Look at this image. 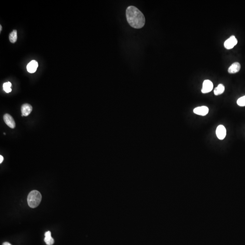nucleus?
<instances>
[{"instance_id": "obj_1", "label": "nucleus", "mask_w": 245, "mask_h": 245, "mask_svg": "<svg viewBox=\"0 0 245 245\" xmlns=\"http://www.w3.org/2000/svg\"><path fill=\"white\" fill-rule=\"evenodd\" d=\"M127 20L132 27L140 29L144 27L145 18L142 13L135 6L130 5L126 11Z\"/></svg>"}, {"instance_id": "obj_2", "label": "nucleus", "mask_w": 245, "mask_h": 245, "mask_svg": "<svg viewBox=\"0 0 245 245\" xmlns=\"http://www.w3.org/2000/svg\"><path fill=\"white\" fill-rule=\"evenodd\" d=\"M42 196L41 193L38 191L33 190L29 194L27 202L30 207L35 208L40 204L41 201Z\"/></svg>"}, {"instance_id": "obj_3", "label": "nucleus", "mask_w": 245, "mask_h": 245, "mask_svg": "<svg viewBox=\"0 0 245 245\" xmlns=\"http://www.w3.org/2000/svg\"><path fill=\"white\" fill-rule=\"evenodd\" d=\"M237 43V40L234 35H232L224 42V47L228 50L233 48Z\"/></svg>"}, {"instance_id": "obj_4", "label": "nucleus", "mask_w": 245, "mask_h": 245, "mask_svg": "<svg viewBox=\"0 0 245 245\" xmlns=\"http://www.w3.org/2000/svg\"><path fill=\"white\" fill-rule=\"evenodd\" d=\"M226 129L222 125H220L216 129V135L220 140H223L226 136Z\"/></svg>"}, {"instance_id": "obj_5", "label": "nucleus", "mask_w": 245, "mask_h": 245, "mask_svg": "<svg viewBox=\"0 0 245 245\" xmlns=\"http://www.w3.org/2000/svg\"><path fill=\"white\" fill-rule=\"evenodd\" d=\"M213 87V83L211 81L208 80H205L203 83L202 92L204 94L209 93L212 90Z\"/></svg>"}, {"instance_id": "obj_6", "label": "nucleus", "mask_w": 245, "mask_h": 245, "mask_svg": "<svg viewBox=\"0 0 245 245\" xmlns=\"http://www.w3.org/2000/svg\"><path fill=\"white\" fill-rule=\"evenodd\" d=\"M3 119L5 123L8 127L12 128H14L15 127V121L11 115L6 113L4 115Z\"/></svg>"}, {"instance_id": "obj_7", "label": "nucleus", "mask_w": 245, "mask_h": 245, "mask_svg": "<svg viewBox=\"0 0 245 245\" xmlns=\"http://www.w3.org/2000/svg\"><path fill=\"white\" fill-rule=\"evenodd\" d=\"M208 112L209 109L208 107L205 106L196 107L193 110V112L195 114L201 116H205L208 113Z\"/></svg>"}, {"instance_id": "obj_8", "label": "nucleus", "mask_w": 245, "mask_h": 245, "mask_svg": "<svg viewBox=\"0 0 245 245\" xmlns=\"http://www.w3.org/2000/svg\"><path fill=\"white\" fill-rule=\"evenodd\" d=\"M32 110V107L29 104H25L22 105L21 108L22 116H27L31 113Z\"/></svg>"}, {"instance_id": "obj_9", "label": "nucleus", "mask_w": 245, "mask_h": 245, "mask_svg": "<svg viewBox=\"0 0 245 245\" xmlns=\"http://www.w3.org/2000/svg\"><path fill=\"white\" fill-rule=\"evenodd\" d=\"M38 67V62L36 60H33L28 64L27 66V70L31 73H33L36 71Z\"/></svg>"}, {"instance_id": "obj_10", "label": "nucleus", "mask_w": 245, "mask_h": 245, "mask_svg": "<svg viewBox=\"0 0 245 245\" xmlns=\"http://www.w3.org/2000/svg\"><path fill=\"white\" fill-rule=\"evenodd\" d=\"M241 69V65L238 62L233 63L228 69V72L230 74H235L238 72Z\"/></svg>"}, {"instance_id": "obj_11", "label": "nucleus", "mask_w": 245, "mask_h": 245, "mask_svg": "<svg viewBox=\"0 0 245 245\" xmlns=\"http://www.w3.org/2000/svg\"><path fill=\"white\" fill-rule=\"evenodd\" d=\"M45 238L44 241L45 243L47 245H52L54 243V239L52 237L51 232L50 231H47L45 233Z\"/></svg>"}, {"instance_id": "obj_12", "label": "nucleus", "mask_w": 245, "mask_h": 245, "mask_svg": "<svg viewBox=\"0 0 245 245\" xmlns=\"http://www.w3.org/2000/svg\"><path fill=\"white\" fill-rule=\"evenodd\" d=\"M225 91V87L222 84H219L214 89V93L216 95H221Z\"/></svg>"}, {"instance_id": "obj_13", "label": "nucleus", "mask_w": 245, "mask_h": 245, "mask_svg": "<svg viewBox=\"0 0 245 245\" xmlns=\"http://www.w3.org/2000/svg\"><path fill=\"white\" fill-rule=\"evenodd\" d=\"M9 40L12 43H15L17 41V33L16 30H13L9 35Z\"/></svg>"}, {"instance_id": "obj_14", "label": "nucleus", "mask_w": 245, "mask_h": 245, "mask_svg": "<svg viewBox=\"0 0 245 245\" xmlns=\"http://www.w3.org/2000/svg\"><path fill=\"white\" fill-rule=\"evenodd\" d=\"M12 86V84L10 82H8L5 83L3 85V88L4 90L7 93H10L12 91V89L11 88Z\"/></svg>"}, {"instance_id": "obj_15", "label": "nucleus", "mask_w": 245, "mask_h": 245, "mask_svg": "<svg viewBox=\"0 0 245 245\" xmlns=\"http://www.w3.org/2000/svg\"><path fill=\"white\" fill-rule=\"evenodd\" d=\"M237 104L240 106H245V95L238 99Z\"/></svg>"}, {"instance_id": "obj_16", "label": "nucleus", "mask_w": 245, "mask_h": 245, "mask_svg": "<svg viewBox=\"0 0 245 245\" xmlns=\"http://www.w3.org/2000/svg\"><path fill=\"white\" fill-rule=\"evenodd\" d=\"M4 160V158L2 155H0V164H2V163L3 161Z\"/></svg>"}, {"instance_id": "obj_17", "label": "nucleus", "mask_w": 245, "mask_h": 245, "mask_svg": "<svg viewBox=\"0 0 245 245\" xmlns=\"http://www.w3.org/2000/svg\"><path fill=\"white\" fill-rule=\"evenodd\" d=\"M2 245H11V244L9 243H7V242H5V243H3Z\"/></svg>"}, {"instance_id": "obj_18", "label": "nucleus", "mask_w": 245, "mask_h": 245, "mask_svg": "<svg viewBox=\"0 0 245 245\" xmlns=\"http://www.w3.org/2000/svg\"><path fill=\"white\" fill-rule=\"evenodd\" d=\"M0 29H1V30H0V31H1H1H2V26H1H1H0Z\"/></svg>"}]
</instances>
